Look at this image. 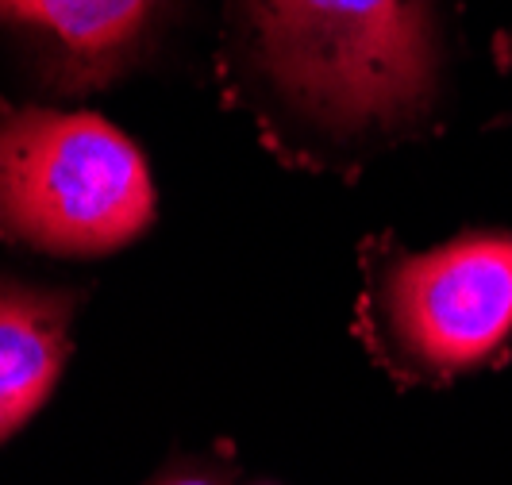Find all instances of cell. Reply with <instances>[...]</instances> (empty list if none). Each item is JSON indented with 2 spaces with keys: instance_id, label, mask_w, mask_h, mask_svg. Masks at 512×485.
<instances>
[{
  "instance_id": "obj_1",
  "label": "cell",
  "mask_w": 512,
  "mask_h": 485,
  "mask_svg": "<svg viewBox=\"0 0 512 485\" xmlns=\"http://www.w3.org/2000/svg\"><path fill=\"white\" fill-rule=\"evenodd\" d=\"M243 104L308 166H351L428 128L439 101L432 0H239Z\"/></svg>"
},
{
  "instance_id": "obj_5",
  "label": "cell",
  "mask_w": 512,
  "mask_h": 485,
  "mask_svg": "<svg viewBox=\"0 0 512 485\" xmlns=\"http://www.w3.org/2000/svg\"><path fill=\"white\" fill-rule=\"evenodd\" d=\"M81 297L0 274V443L47 405L70 358Z\"/></svg>"
},
{
  "instance_id": "obj_4",
  "label": "cell",
  "mask_w": 512,
  "mask_h": 485,
  "mask_svg": "<svg viewBox=\"0 0 512 485\" xmlns=\"http://www.w3.org/2000/svg\"><path fill=\"white\" fill-rule=\"evenodd\" d=\"M166 0H0V20L16 27L62 89H101L131 70Z\"/></svg>"
},
{
  "instance_id": "obj_2",
  "label": "cell",
  "mask_w": 512,
  "mask_h": 485,
  "mask_svg": "<svg viewBox=\"0 0 512 485\" xmlns=\"http://www.w3.org/2000/svg\"><path fill=\"white\" fill-rule=\"evenodd\" d=\"M355 328L401 385H447L505 362L512 231H462L428 251H409L389 235L370 239Z\"/></svg>"
},
{
  "instance_id": "obj_6",
  "label": "cell",
  "mask_w": 512,
  "mask_h": 485,
  "mask_svg": "<svg viewBox=\"0 0 512 485\" xmlns=\"http://www.w3.org/2000/svg\"><path fill=\"white\" fill-rule=\"evenodd\" d=\"M147 485H243V470L235 447L220 439L208 451L170 459Z\"/></svg>"
},
{
  "instance_id": "obj_7",
  "label": "cell",
  "mask_w": 512,
  "mask_h": 485,
  "mask_svg": "<svg viewBox=\"0 0 512 485\" xmlns=\"http://www.w3.org/2000/svg\"><path fill=\"white\" fill-rule=\"evenodd\" d=\"M505 54H509V66H512V39L505 43Z\"/></svg>"
},
{
  "instance_id": "obj_3",
  "label": "cell",
  "mask_w": 512,
  "mask_h": 485,
  "mask_svg": "<svg viewBox=\"0 0 512 485\" xmlns=\"http://www.w3.org/2000/svg\"><path fill=\"white\" fill-rule=\"evenodd\" d=\"M139 147L93 112L0 104V239L58 258H101L154 224Z\"/></svg>"
},
{
  "instance_id": "obj_8",
  "label": "cell",
  "mask_w": 512,
  "mask_h": 485,
  "mask_svg": "<svg viewBox=\"0 0 512 485\" xmlns=\"http://www.w3.org/2000/svg\"><path fill=\"white\" fill-rule=\"evenodd\" d=\"M243 485H278V482H243Z\"/></svg>"
}]
</instances>
